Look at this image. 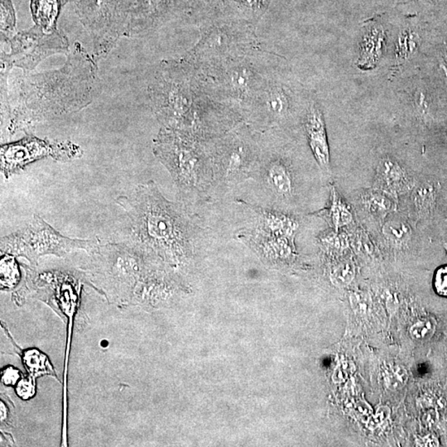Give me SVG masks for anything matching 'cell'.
<instances>
[{"instance_id":"obj_7","label":"cell","mask_w":447,"mask_h":447,"mask_svg":"<svg viewBox=\"0 0 447 447\" xmlns=\"http://www.w3.org/2000/svg\"><path fill=\"white\" fill-rule=\"evenodd\" d=\"M264 58L254 50L223 66L198 72L211 97L241 103L243 107L272 77L266 63L262 64Z\"/></svg>"},{"instance_id":"obj_25","label":"cell","mask_w":447,"mask_h":447,"mask_svg":"<svg viewBox=\"0 0 447 447\" xmlns=\"http://www.w3.org/2000/svg\"><path fill=\"white\" fill-rule=\"evenodd\" d=\"M19 271L18 264L13 255L3 254L1 259V286L3 289H10L18 284Z\"/></svg>"},{"instance_id":"obj_39","label":"cell","mask_w":447,"mask_h":447,"mask_svg":"<svg viewBox=\"0 0 447 447\" xmlns=\"http://www.w3.org/2000/svg\"><path fill=\"white\" fill-rule=\"evenodd\" d=\"M437 414L433 410L430 411L423 416L424 422L426 423H433L436 422Z\"/></svg>"},{"instance_id":"obj_9","label":"cell","mask_w":447,"mask_h":447,"mask_svg":"<svg viewBox=\"0 0 447 447\" xmlns=\"http://www.w3.org/2000/svg\"><path fill=\"white\" fill-rule=\"evenodd\" d=\"M11 51L1 53V70L10 72L19 67L24 72L33 71L49 56L68 54V39L63 33H46L34 26L32 29L17 33L10 41Z\"/></svg>"},{"instance_id":"obj_35","label":"cell","mask_w":447,"mask_h":447,"mask_svg":"<svg viewBox=\"0 0 447 447\" xmlns=\"http://www.w3.org/2000/svg\"><path fill=\"white\" fill-rule=\"evenodd\" d=\"M19 380V372L13 367H8L3 372V382L6 385H14Z\"/></svg>"},{"instance_id":"obj_26","label":"cell","mask_w":447,"mask_h":447,"mask_svg":"<svg viewBox=\"0 0 447 447\" xmlns=\"http://www.w3.org/2000/svg\"><path fill=\"white\" fill-rule=\"evenodd\" d=\"M16 17L10 0H1V40L8 42L15 35Z\"/></svg>"},{"instance_id":"obj_5","label":"cell","mask_w":447,"mask_h":447,"mask_svg":"<svg viewBox=\"0 0 447 447\" xmlns=\"http://www.w3.org/2000/svg\"><path fill=\"white\" fill-rule=\"evenodd\" d=\"M250 127L238 124L224 136L207 141L214 175V190H228L253 179L260 146Z\"/></svg>"},{"instance_id":"obj_24","label":"cell","mask_w":447,"mask_h":447,"mask_svg":"<svg viewBox=\"0 0 447 447\" xmlns=\"http://www.w3.org/2000/svg\"><path fill=\"white\" fill-rule=\"evenodd\" d=\"M385 387L391 391L402 389L409 380V374L406 368L401 366H390L383 372Z\"/></svg>"},{"instance_id":"obj_31","label":"cell","mask_w":447,"mask_h":447,"mask_svg":"<svg viewBox=\"0 0 447 447\" xmlns=\"http://www.w3.org/2000/svg\"><path fill=\"white\" fill-rule=\"evenodd\" d=\"M433 286L439 296L447 298V266L437 269L434 275Z\"/></svg>"},{"instance_id":"obj_22","label":"cell","mask_w":447,"mask_h":447,"mask_svg":"<svg viewBox=\"0 0 447 447\" xmlns=\"http://www.w3.org/2000/svg\"><path fill=\"white\" fill-rule=\"evenodd\" d=\"M383 234L390 245L403 247L410 241L412 229L405 221L392 220L384 224Z\"/></svg>"},{"instance_id":"obj_16","label":"cell","mask_w":447,"mask_h":447,"mask_svg":"<svg viewBox=\"0 0 447 447\" xmlns=\"http://www.w3.org/2000/svg\"><path fill=\"white\" fill-rule=\"evenodd\" d=\"M68 0H31L30 8L36 26L46 33L58 31L56 24L60 11Z\"/></svg>"},{"instance_id":"obj_20","label":"cell","mask_w":447,"mask_h":447,"mask_svg":"<svg viewBox=\"0 0 447 447\" xmlns=\"http://www.w3.org/2000/svg\"><path fill=\"white\" fill-rule=\"evenodd\" d=\"M331 197L329 216L335 231H339L341 228L352 222L353 215L350 207L346 205L345 202H343L340 195L338 194L336 189L334 186L332 188Z\"/></svg>"},{"instance_id":"obj_2","label":"cell","mask_w":447,"mask_h":447,"mask_svg":"<svg viewBox=\"0 0 447 447\" xmlns=\"http://www.w3.org/2000/svg\"><path fill=\"white\" fill-rule=\"evenodd\" d=\"M124 211L122 244L149 257L181 262L202 245V229L184 205L168 201L153 181L116 200Z\"/></svg>"},{"instance_id":"obj_21","label":"cell","mask_w":447,"mask_h":447,"mask_svg":"<svg viewBox=\"0 0 447 447\" xmlns=\"http://www.w3.org/2000/svg\"><path fill=\"white\" fill-rule=\"evenodd\" d=\"M437 190L435 184L426 182L418 186L414 193L416 210L421 216L432 213L437 202Z\"/></svg>"},{"instance_id":"obj_14","label":"cell","mask_w":447,"mask_h":447,"mask_svg":"<svg viewBox=\"0 0 447 447\" xmlns=\"http://www.w3.org/2000/svg\"><path fill=\"white\" fill-rule=\"evenodd\" d=\"M375 184L377 190L394 197L409 190L412 182L405 169L396 160L387 157L377 165Z\"/></svg>"},{"instance_id":"obj_27","label":"cell","mask_w":447,"mask_h":447,"mask_svg":"<svg viewBox=\"0 0 447 447\" xmlns=\"http://www.w3.org/2000/svg\"><path fill=\"white\" fill-rule=\"evenodd\" d=\"M355 277V268L352 262L346 261L338 266L332 273V284L339 288H344L352 283Z\"/></svg>"},{"instance_id":"obj_1","label":"cell","mask_w":447,"mask_h":447,"mask_svg":"<svg viewBox=\"0 0 447 447\" xmlns=\"http://www.w3.org/2000/svg\"><path fill=\"white\" fill-rule=\"evenodd\" d=\"M13 88L4 99L8 101V132L12 134L81 111L101 92V82L95 60L76 43L62 69L39 74L24 72Z\"/></svg>"},{"instance_id":"obj_33","label":"cell","mask_w":447,"mask_h":447,"mask_svg":"<svg viewBox=\"0 0 447 447\" xmlns=\"http://www.w3.org/2000/svg\"><path fill=\"white\" fill-rule=\"evenodd\" d=\"M17 393L22 398L28 399L35 393V385L34 382L30 379L22 380L17 386Z\"/></svg>"},{"instance_id":"obj_8","label":"cell","mask_w":447,"mask_h":447,"mask_svg":"<svg viewBox=\"0 0 447 447\" xmlns=\"http://www.w3.org/2000/svg\"><path fill=\"white\" fill-rule=\"evenodd\" d=\"M99 242L94 240H74L63 236L47 223L39 215H34L27 227L1 238V252L13 256H20L36 266L43 255L54 254L58 257L77 250L93 253Z\"/></svg>"},{"instance_id":"obj_29","label":"cell","mask_w":447,"mask_h":447,"mask_svg":"<svg viewBox=\"0 0 447 447\" xmlns=\"http://www.w3.org/2000/svg\"><path fill=\"white\" fill-rule=\"evenodd\" d=\"M24 362L28 367L29 372L31 371L33 375L42 374V373L49 372V368L45 366L46 358L44 355L39 353L38 351L32 350L26 354Z\"/></svg>"},{"instance_id":"obj_13","label":"cell","mask_w":447,"mask_h":447,"mask_svg":"<svg viewBox=\"0 0 447 447\" xmlns=\"http://www.w3.org/2000/svg\"><path fill=\"white\" fill-rule=\"evenodd\" d=\"M250 206L254 212L255 225L253 228L272 236L294 238L299 227L298 220L294 217L269 208Z\"/></svg>"},{"instance_id":"obj_4","label":"cell","mask_w":447,"mask_h":447,"mask_svg":"<svg viewBox=\"0 0 447 447\" xmlns=\"http://www.w3.org/2000/svg\"><path fill=\"white\" fill-rule=\"evenodd\" d=\"M153 150L170 173L182 198L202 199L213 193V168L207 141L162 128Z\"/></svg>"},{"instance_id":"obj_32","label":"cell","mask_w":447,"mask_h":447,"mask_svg":"<svg viewBox=\"0 0 447 447\" xmlns=\"http://www.w3.org/2000/svg\"><path fill=\"white\" fill-rule=\"evenodd\" d=\"M390 409L387 406H382L377 409L374 414H371L368 418V428L374 430L381 426L389 418Z\"/></svg>"},{"instance_id":"obj_19","label":"cell","mask_w":447,"mask_h":447,"mask_svg":"<svg viewBox=\"0 0 447 447\" xmlns=\"http://www.w3.org/2000/svg\"><path fill=\"white\" fill-rule=\"evenodd\" d=\"M421 43L419 34L409 28L401 30L395 42L394 55L398 62L409 59L418 50Z\"/></svg>"},{"instance_id":"obj_23","label":"cell","mask_w":447,"mask_h":447,"mask_svg":"<svg viewBox=\"0 0 447 447\" xmlns=\"http://www.w3.org/2000/svg\"><path fill=\"white\" fill-rule=\"evenodd\" d=\"M186 6L203 20L222 13L223 0H185Z\"/></svg>"},{"instance_id":"obj_18","label":"cell","mask_w":447,"mask_h":447,"mask_svg":"<svg viewBox=\"0 0 447 447\" xmlns=\"http://www.w3.org/2000/svg\"><path fill=\"white\" fill-rule=\"evenodd\" d=\"M393 197L380 190L364 194L363 202L371 213L379 218H384L396 209Z\"/></svg>"},{"instance_id":"obj_6","label":"cell","mask_w":447,"mask_h":447,"mask_svg":"<svg viewBox=\"0 0 447 447\" xmlns=\"http://www.w3.org/2000/svg\"><path fill=\"white\" fill-rule=\"evenodd\" d=\"M211 23L202 41L185 59L197 70L223 66L254 51L255 39L249 22L220 14L212 18Z\"/></svg>"},{"instance_id":"obj_36","label":"cell","mask_w":447,"mask_h":447,"mask_svg":"<svg viewBox=\"0 0 447 447\" xmlns=\"http://www.w3.org/2000/svg\"><path fill=\"white\" fill-rule=\"evenodd\" d=\"M355 412L360 418H370L373 414L372 407L368 403L364 400H360L355 403Z\"/></svg>"},{"instance_id":"obj_30","label":"cell","mask_w":447,"mask_h":447,"mask_svg":"<svg viewBox=\"0 0 447 447\" xmlns=\"http://www.w3.org/2000/svg\"><path fill=\"white\" fill-rule=\"evenodd\" d=\"M322 244L330 250L339 251L346 249L349 245V241L346 234L335 231L323 237Z\"/></svg>"},{"instance_id":"obj_17","label":"cell","mask_w":447,"mask_h":447,"mask_svg":"<svg viewBox=\"0 0 447 447\" xmlns=\"http://www.w3.org/2000/svg\"><path fill=\"white\" fill-rule=\"evenodd\" d=\"M270 0H223L224 15L253 24L268 10Z\"/></svg>"},{"instance_id":"obj_38","label":"cell","mask_w":447,"mask_h":447,"mask_svg":"<svg viewBox=\"0 0 447 447\" xmlns=\"http://www.w3.org/2000/svg\"><path fill=\"white\" fill-rule=\"evenodd\" d=\"M418 446H438V441L435 437L428 435L421 438L418 441Z\"/></svg>"},{"instance_id":"obj_37","label":"cell","mask_w":447,"mask_h":447,"mask_svg":"<svg viewBox=\"0 0 447 447\" xmlns=\"http://www.w3.org/2000/svg\"><path fill=\"white\" fill-rule=\"evenodd\" d=\"M347 379H348V373L346 368L343 366L337 367L334 372L333 381L336 384H343Z\"/></svg>"},{"instance_id":"obj_3","label":"cell","mask_w":447,"mask_h":447,"mask_svg":"<svg viewBox=\"0 0 447 447\" xmlns=\"http://www.w3.org/2000/svg\"><path fill=\"white\" fill-rule=\"evenodd\" d=\"M150 89L155 114L163 128L206 142L238 125V120L229 118L222 106L216 105L201 74L186 60L165 65Z\"/></svg>"},{"instance_id":"obj_34","label":"cell","mask_w":447,"mask_h":447,"mask_svg":"<svg viewBox=\"0 0 447 447\" xmlns=\"http://www.w3.org/2000/svg\"><path fill=\"white\" fill-rule=\"evenodd\" d=\"M351 305L357 312L366 311L368 307V298L364 293H353L350 296Z\"/></svg>"},{"instance_id":"obj_10","label":"cell","mask_w":447,"mask_h":447,"mask_svg":"<svg viewBox=\"0 0 447 447\" xmlns=\"http://www.w3.org/2000/svg\"><path fill=\"white\" fill-rule=\"evenodd\" d=\"M83 154L81 147L72 142L51 143L29 136L1 145V172L8 179L23 171L30 163L42 159L51 158L55 161L66 163L80 159Z\"/></svg>"},{"instance_id":"obj_28","label":"cell","mask_w":447,"mask_h":447,"mask_svg":"<svg viewBox=\"0 0 447 447\" xmlns=\"http://www.w3.org/2000/svg\"><path fill=\"white\" fill-rule=\"evenodd\" d=\"M436 320L428 318L416 323L409 330L412 339L416 341H427L433 336L436 332Z\"/></svg>"},{"instance_id":"obj_12","label":"cell","mask_w":447,"mask_h":447,"mask_svg":"<svg viewBox=\"0 0 447 447\" xmlns=\"http://www.w3.org/2000/svg\"><path fill=\"white\" fill-rule=\"evenodd\" d=\"M304 127L308 143L316 163L325 172H331V154L323 113L318 104L314 101L308 106Z\"/></svg>"},{"instance_id":"obj_11","label":"cell","mask_w":447,"mask_h":447,"mask_svg":"<svg viewBox=\"0 0 447 447\" xmlns=\"http://www.w3.org/2000/svg\"><path fill=\"white\" fill-rule=\"evenodd\" d=\"M260 154L253 180L261 185L269 202L276 204L289 201L295 190L294 177L288 160L271 149L266 140L260 143Z\"/></svg>"},{"instance_id":"obj_15","label":"cell","mask_w":447,"mask_h":447,"mask_svg":"<svg viewBox=\"0 0 447 447\" xmlns=\"http://www.w3.org/2000/svg\"><path fill=\"white\" fill-rule=\"evenodd\" d=\"M386 44L387 34L383 26L380 24L368 26L360 43L357 67L364 71L375 69L383 58Z\"/></svg>"}]
</instances>
